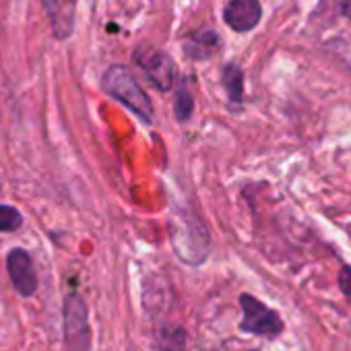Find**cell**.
Segmentation results:
<instances>
[{"mask_svg":"<svg viewBox=\"0 0 351 351\" xmlns=\"http://www.w3.org/2000/svg\"><path fill=\"white\" fill-rule=\"evenodd\" d=\"M23 223L21 213L11 205H0V232H15Z\"/></svg>","mask_w":351,"mask_h":351,"instance_id":"cell-12","label":"cell"},{"mask_svg":"<svg viewBox=\"0 0 351 351\" xmlns=\"http://www.w3.org/2000/svg\"><path fill=\"white\" fill-rule=\"evenodd\" d=\"M7 269L17 293L21 298H32L38 289V277L29 252L23 248H13L7 256Z\"/></svg>","mask_w":351,"mask_h":351,"instance_id":"cell-6","label":"cell"},{"mask_svg":"<svg viewBox=\"0 0 351 351\" xmlns=\"http://www.w3.org/2000/svg\"><path fill=\"white\" fill-rule=\"evenodd\" d=\"M339 287H341V291H343V295L351 302V267H341V271H339Z\"/></svg>","mask_w":351,"mask_h":351,"instance_id":"cell-14","label":"cell"},{"mask_svg":"<svg viewBox=\"0 0 351 351\" xmlns=\"http://www.w3.org/2000/svg\"><path fill=\"white\" fill-rule=\"evenodd\" d=\"M173 246L182 261L199 265L209 252V234L197 217H184L180 228H173Z\"/></svg>","mask_w":351,"mask_h":351,"instance_id":"cell-4","label":"cell"},{"mask_svg":"<svg viewBox=\"0 0 351 351\" xmlns=\"http://www.w3.org/2000/svg\"><path fill=\"white\" fill-rule=\"evenodd\" d=\"M219 48H221V38L215 32H209V29L193 34L184 42V52L193 60H207V58L215 56Z\"/></svg>","mask_w":351,"mask_h":351,"instance_id":"cell-9","label":"cell"},{"mask_svg":"<svg viewBox=\"0 0 351 351\" xmlns=\"http://www.w3.org/2000/svg\"><path fill=\"white\" fill-rule=\"evenodd\" d=\"M341 11H343L347 17H351V0H341Z\"/></svg>","mask_w":351,"mask_h":351,"instance_id":"cell-15","label":"cell"},{"mask_svg":"<svg viewBox=\"0 0 351 351\" xmlns=\"http://www.w3.org/2000/svg\"><path fill=\"white\" fill-rule=\"evenodd\" d=\"M101 87L106 89L108 95L124 104L130 112H134L145 122L153 120L155 112H153L151 99L126 66H118V64L110 66L101 79Z\"/></svg>","mask_w":351,"mask_h":351,"instance_id":"cell-1","label":"cell"},{"mask_svg":"<svg viewBox=\"0 0 351 351\" xmlns=\"http://www.w3.org/2000/svg\"><path fill=\"white\" fill-rule=\"evenodd\" d=\"M261 17H263L261 0H230L223 11V19L228 27L234 29L236 34L252 32L261 23Z\"/></svg>","mask_w":351,"mask_h":351,"instance_id":"cell-7","label":"cell"},{"mask_svg":"<svg viewBox=\"0 0 351 351\" xmlns=\"http://www.w3.org/2000/svg\"><path fill=\"white\" fill-rule=\"evenodd\" d=\"M250 351H258V349H250Z\"/></svg>","mask_w":351,"mask_h":351,"instance_id":"cell-16","label":"cell"},{"mask_svg":"<svg viewBox=\"0 0 351 351\" xmlns=\"http://www.w3.org/2000/svg\"><path fill=\"white\" fill-rule=\"evenodd\" d=\"M44 9L50 17L54 34L60 40L69 38L75 23V0H44Z\"/></svg>","mask_w":351,"mask_h":351,"instance_id":"cell-8","label":"cell"},{"mask_svg":"<svg viewBox=\"0 0 351 351\" xmlns=\"http://www.w3.org/2000/svg\"><path fill=\"white\" fill-rule=\"evenodd\" d=\"M134 60L143 69L145 77L159 89V91H169L176 83V64L173 60L157 50V48H138L134 54Z\"/></svg>","mask_w":351,"mask_h":351,"instance_id":"cell-5","label":"cell"},{"mask_svg":"<svg viewBox=\"0 0 351 351\" xmlns=\"http://www.w3.org/2000/svg\"><path fill=\"white\" fill-rule=\"evenodd\" d=\"M186 332L182 328H165L161 335V351H184Z\"/></svg>","mask_w":351,"mask_h":351,"instance_id":"cell-11","label":"cell"},{"mask_svg":"<svg viewBox=\"0 0 351 351\" xmlns=\"http://www.w3.org/2000/svg\"><path fill=\"white\" fill-rule=\"evenodd\" d=\"M193 110H195L193 95H191V91L186 87H182L178 97H176V116H178V120H189Z\"/></svg>","mask_w":351,"mask_h":351,"instance_id":"cell-13","label":"cell"},{"mask_svg":"<svg viewBox=\"0 0 351 351\" xmlns=\"http://www.w3.org/2000/svg\"><path fill=\"white\" fill-rule=\"evenodd\" d=\"M64 320V347L66 351H91L89 312L79 293H69L62 308Z\"/></svg>","mask_w":351,"mask_h":351,"instance_id":"cell-2","label":"cell"},{"mask_svg":"<svg viewBox=\"0 0 351 351\" xmlns=\"http://www.w3.org/2000/svg\"><path fill=\"white\" fill-rule=\"evenodd\" d=\"M240 306H242V312H244L240 328L244 332L265 337V339H277L283 332L285 324H283V318L279 316V312H275L273 308H269L267 304H263L254 295L242 293L240 295Z\"/></svg>","mask_w":351,"mask_h":351,"instance_id":"cell-3","label":"cell"},{"mask_svg":"<svg viewBox=\"0 0 351 351\" xmlns=\"http://www.w3.org/2000/svg\"><path fill=\"white\" fill-rule=\"evenodd\" d=\"M223 87L232 104H242L244 97V73L238 64H228L221 73Z\"/></svg>","mask_w":351,"mask_h":351,"instance_id":"cell-10","label":"cell"}]
</instances>
